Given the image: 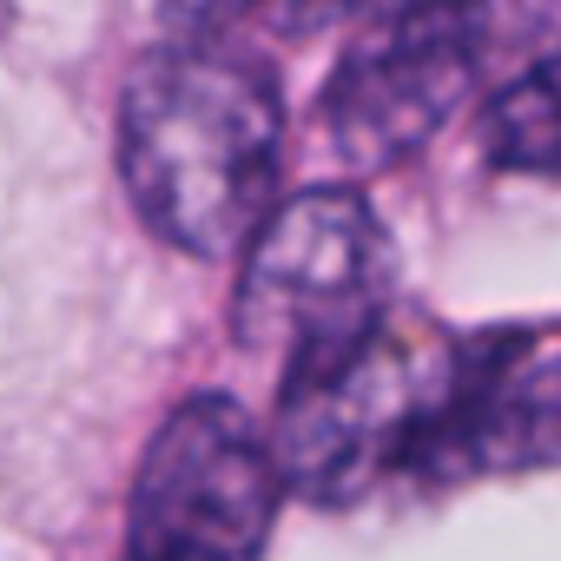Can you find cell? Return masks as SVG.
<instances>
[{
    "label": "cell",
    "instance_id": "1",
    "mask_svg": "<svg viewBox=\"0 0 561 561\" xmlns=\"http://www.w3.org/2000/svg\"><path fill=\"white\" fill-rule=\"evenodd\" d=\"M285 165V100L231 41H165L119 93V172L139 218L192 257L251 244Z\"/></svg>",
    "mask_w": 561,
    "mask_h": 561
},
{
    "label": "cell",
    "instance_id": "2",
    "mask_svg": "<svg viewBox=\"0 0 561 561\" xmlns=\"http://www.w3.org/2000/svg\"><path fill=\"white\" fill-rule=\"evenodd\" d=\"M456 383V344L430 324L383 318L377 331L285 370L271 423L277 482L344 508L397 469H430Z\"/></svg>",
    "mask_w": 561,
    "mask_h": 561
},
{
    "label": "cell",
    "instance_id": "3",
    "mask_svg": "<svg viewBox=\"0 0 561 561\" xmlns=\"http://www.w3.org/2000/svg\"><path fill=\"white\" fill-rule=\"evenodd\" d=\"M397 244L351 185H305L271 205L244 244L231 331L244 351L305 364L390 318Z\"/></svg>",
    "mask_w": 561,
    "mask_h": 561
},
{
    "label": "cell",
    "instance_id": "4",
    "mask_svg": "<svg viewBox=\"0 0 561 561\" xmlns=\"http://www.w3.org/2000/svg\"><path fill=\"white\" fill-rule=\"evenodd\" d=\"M277 495L285 482L244 403L185 397L146 443L119 561H264Z\"/></svg>",
    "mask_w": 561,
    "mask_h": 561
},
{
    "label": "cell",
    "instance_id": "5",
    "mask_svg": "<svg viewBox=\"0 0 561 561\" xmlns=\"http://www.w3.org/2000/svg\"><path fill=\"white\" fill-rule=\"evenodd\" d=\"M482 73V14L469 8H410L383 14L331 73L318 100L324 146L351 165H397L423 152L476 93Z\"/></svg>",
    "mask_w": 561,
    "mask_h": 561
},
{
    "label": "cell",
    "instance_id": "6",
    "mask_svg": "<svg viewBox=\"0 0 561 561\" xmlns=\"http://www.w3.org/2000/svg\"><path fill=\"white\" fill-rule=\"evenodd\" d=\"M561 469V331H489L456 351L430 476Z\"/></svg>",
    "mask_w": 561,
    "mask_h": 561
},
{
    "label": "cell",
    "instance_id": "7",
    "mask_svg": "<svg viewBox=\"0 0 561 561\" xmlns=\"http://www.w3.org/2000/svg\"><path fill=\"white\" fill-rule=\"evenodd\" d=\"M482 152L502 172L561 179V47L515 73L482 113Z\"/></svg>",
    "mask_w": 561,
    "mask_h": 561
}]
</instances>
